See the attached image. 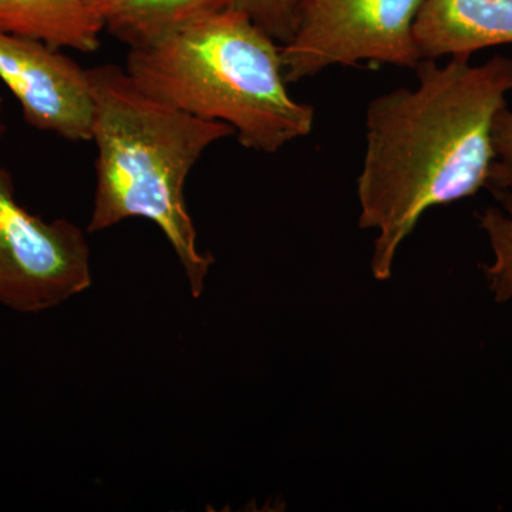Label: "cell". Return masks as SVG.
Wrapping results in <instances>:
<instances>
[{
  "instance_id": "6da1fadb",
  "label": "cell",
  "mask_w": 512,
  "mask_h": 512,
  "mask_svg": "<svg viewBox=\"0 0 512 512\" xmlns=\"http://www.w3.org/2000/svg\"><path fill=\"white\" fill-rule=\"evenodd\" d=\"M417 86L370 101L366 150L357 178L359 227L376 229L372 271L392 276L404 239L424 212L487 187L494 161L493 124L512 92V59L483 64L451 57L417 64Z\"/></svg>"
},
{
  "instance_id": "7a4b0ae2",
  "label": "cell",
  "mask_w": 512,
  "mask_h": 512,
  "mask_svg": "<svg viewBox=\"0 0 512 512\" xmlns=\"http://www.w3.org/2000/svg\"><path fill=\"white\" fill-rule=\"evenodd\" d=\"M89 73L97 157L87 231H106L130 218L154 222L183 266L192 296L200 298L215 259L198 249L185 183L205 151L234 136V130L153 99L117 64L93 67Z\"/></svg>"
},
{
  "instance_id": "3957f363",
  "label": "cell",
  "mask_w": 512,
  "mask_h": 512,
  "mask_svg": "<svg viewBox=\"0 0 512 512\" xmlns=\"http://www.w3.org/2000/svg\"><path fill=\"white\" fill-rule=\"evenodd\" d=\"M126 72L153 99L228 124L247 150L275 154L312 133L315 109L288 92L281 43L237 9L131 49Z\"/></svg>"
},
{
  "instance_id": "277c9868",
  "label": "cell",
  "mask_w": 512,
  "mask_h": 512,
  "mask_svg": "<svg viewBox=\"0 0 512 512\" xmlns=\"http://www.w3.org/2000/svg\"><path fill=\"white\" fill-rule=\"evenodd\" d=\"M423 0H301L291 39L282 45L286 82L332 66L367 62L416 69L414 25Z\"/></svg>"
},
{
  "instance_id": "5b68a950",
  "label": "cell",
  "mask_w": 512,
  "mask_h": 512,
  "mask_svg": "<svg viewBox=\"0 0 512 512\" xmlns=\"http://www.w3.org/2000/svg\"><path fill=\"white\" fill-rule=\"evenodd\" d=\"M0 97V141L5 137ZM93 284L90 247L67 220L45 221L19 204L0 165V306L22 313L56 308Z\"/></svg>"
},
{
  "instance_id": "8992f818",
  "label": "cell",
  "mask_w": 512,
  "mask_h": 512,
  "mask_svg": "<svg viewBox=\"0 0 512 512\" xmlns=\"http://www.w3.org/2000/svg\"><path fill=\"white\" fill-rule=\"evenodd\" d=\"M0 82L36 130L92 141L94 94L89 69L39 40L0 32Z\"/></svg>"
},
{
  "instance_id": "52a82bcc",
  "label": "cell",
  "mask_w": 512,
  "mask_h": 512,
  "mask_svg": "<svg viewBox=\"0 0 512 512\" xmlns=\"http://www.w3.org/2000/svg\"><path fill=\"white\" fill-rule=\"evenodd\" d=\"M421 59L468 57L512 43V0H423L414 25Z\"/></svg>"
},
{
  "instance_id": "ba28073f",
  "label": "cell",
  "mask_w": 512,
  "mask_h": 512,
  "mask_svg": "<svg viewBox=\"0 0 512 512\" xmlns=\"http://www.w3.org/2000/svg\"><path fill=\"white\" fill-rule=\"evenodd\" d=\"M106 30L101 0H0V32L93 53Z\"/></svg>"
},
{
  "instance_id": "9c48e42d",
  "label": "cell",
  "mask_w": 512,
  "mask_h": 512,
  "mask_svg": "<svg viewBox=\"0 0 512 512\" xmlns=\"http://www.w3.org/2000/svg\"><path fill=\"white\" fill-rule=\"evenodd\" d=\"M235 0H101L106 30L131 49L154 45Z\"/></svg>"
},
{
  "instance_id": "30bf717a",
  "label": "cell",
  "mask_w": 512,
  "mask_h": 512,
  "mask_svg": "<svg viewBox=\"0 0 512 512\" xmlns=\"http://www.w3.org/2000/svg\"><path fill=\"white\" fill-rule=\"evenodd\" d=\"M500 207H490L478 215V224L487 235L494 261L483 265L495 302L512 299V190L497 192Z\"/></svg>"
},
{
  "instance_id": "8fae6325",
  "label": "cell",
  "mask_w": 512,
  "mask_h": 512,
  "mask_svg": "<svg viewBox=\"0 0 512 512\" xmlns=\"http://www.w3.org/2000/svg\"><path fill=\"white\" fill-rule=\"evenodd\" d=\"M301 0H235L234 8L245 13L276 42L291 39Z\"/></svg>"
},
{
  "instance_id": "7c38bea8",
  "label": "cell",
  "mask_w": 512,
  "mask_h": 512,
  "mask_svg": "<svg viewBox=\"0 0 512 512\" xmlns=\"http://www.w3.org/2000/svg\"><path fill=\"white\" fill-rule=\"evenodd\" d=\"M494 161L487 187L494 194L512 190V111L504 107L493 124Z\"/></svg>"
}]
</instances>
